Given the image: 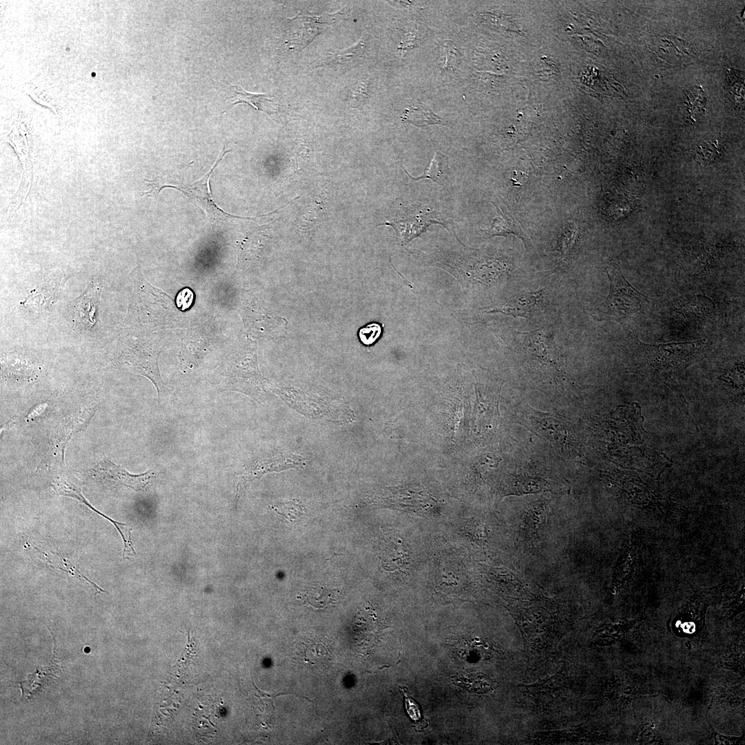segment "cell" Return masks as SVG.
<instances>
[{
	"instance_id": "15",
	"label": "cell",
	"mask_w": 745,
	"mask_h": 745,
	"mask_svg": "<svg viewBox=\"0 0 745 745\" xmlns=\"http://www.w3.org/2000/svg\"><path fill=\"white\" fill-rule=\"evenodd\" d=\"M338 593L335 589L323 586L312 587L308 588L299 598L304 604L315 609H321L335 604Z\"/></svg>"
},
{
	"instance_id": "19",
	"label": "cell",
	"mask_w": 745,
	"mask_h": 745,
	"mask_svg": "<svg viewBox=\"0 0 745 745\" xmlns=\"http://www.w3.org/2000/svg\"><path fill=\"white\" fill-rule=\"evenodd\" d=\"M384 325L372 322L361 327L358 331L360 341L365 346H372L381 336Z\"/></svg>"
},
{
	"instance_id": "9",
	"label": "cell",
	"mask_w": 745,
	"mask_h": 745,
	"mask_svg": "<svg viewBox=\"0 0 745 745\" xmlns=\"http://www.w3.org/2000/svg\"><path fill=\"white\" fill-rule=\"evenodd\" d=\"M52 488L54 492L59 495L75 498L76 499L80 501L81 502L86 505L94 512L98 513L99 515L103 517L104 518L110 521L112 524H114V526L118 530L122 537L123 542V552L131 553L134 550L131 539V526L126 525L123 523L112 520L109 517L105 515L104 514L95 509L83 496L81 492V489H79L76 484H74L73 483L68 481L65 479H58L57 480H56L52 484Z\"/></svg>"
},
{
	"instance_id": "6",
	"label": "cell",
	"mask_w": 745,
	"mask_h": 745,
	"mask_svg": "<svg viewBox=\"0 0 745 745\" xmlns=\"http://www.w3.org/2000/svg\"><path fill=\"white\" fill-rule=\"evenodd\" d=\"M101 286L96 282L90 284L72 304V312L76 325L91 328L97 323Z\"/></svg>"
},
{
	"instance_id": "13",
	"label": "cell",
	"mask_w": 745,
	"mask_h": 745,
	"mask_svg": "<svg viewBox=\"0 0 745 745\" xmlns=\"http://www.w3.org/2000/svg\"><path fill=\"white\" fill-rule=\"evenodd\" d=\"M550 484L543 477L519 475L511 480L508 492V494L522 495L550 490Z\"/></svg>"
},
{
	"instance_id": "17",
	"label": "cell",
	"mask_w": 745,
	"mask_h": 745,
	"mask_svg": "<svg viewBox=\"0 0 745 745\" xmlns=\"http://www.w3.org/2000/svg\"><path fill=\"white\" fill-rule=\"evenodd\" d=\"M403 169L406 174L413 180L430 179L440 185H444L447 173V159L442 153L435 152L428 167L419 177H413L404 168Z\"/></svg>"
},
{
	"instance_id": "23",
	"label": "cell",
	"mask_w": 745,
	"mask_h": 745,
	"mask_svg": "<svg viewBox=\"0 0 745 745\" xmlns=\"http://www.w3.org/2000/svg\"><path fill=\"white\" fill-rule=\"evenodd\" d=\"M453 42L450 41H444L441 46L440 49H442V52L444 54L441 56L445 57V61L442 67L443 69L449 70L453 68V62L456 59L457 49L456 46H453Z\"/></svg>"
},
{
	"instance_id": "27",
	"label": "cell",
	"mask_w": 745,
	"mask_h": 745,
	"mask_svg": "<svg viewBox=\"0 0 745 745\" xmlns=\"http://www.w3.org/2000/svg\"><path fill=\"white\" fill-rule=\"evenodd\" d=\"M680 624H681V622H680V621H677V623L675 624V626H676V627H679V626Z\"/></svg>"
},
{
	"instance_id": "10",
	"label": "cell",
	"mask_w": 745,
	"mask_h": 745,
	"mask_svg": "<svg viewBox=\"0 0 745 745\" xmlns=\"http://www.w3.org/2000/svg\"><path fill=\"white\" fill-rule=\"evenodd\" d=\"M57 271L54 275H50L46 278V281L43 287H39L31 291L30 295L21 303L27 308L34 310H42L48 308L58 295L60 284H56L62 279L63 273L58 275Z\"/></svg>"
},
{
	"instance_id": "26",
	"label": "cell",
	"mask_w": 745,
	"mask_h": 745,
	"mask_svg": "<svg viewBox=\"0 0 745 745\" xmlns=\"http://www.w3.org/2000/svg\"><path fill=\"white\" fill-rule=\"evenodd\" d=\"M681 626L682 627L683 630L688 633H692L695 630V626L693 622H685L681 624Z\"/></svg>"
},
{
	"instance_id": "11",
	"label": "cell",
	"mask_w": 745,
	"mask_h": 745,
	"mask_svg": "<svg viewBox=\"0 0 745 745\" xmlns=\"http://www.w3.org/2000/svg\"><path fill=\"white\" fill-rule=\"evenodd\" d=\"M340 15L341 13L337 12L331 14L323 15L299 14L293 17L294 19L299 21V23L304 24L300 41L297 45L298 48L302 49L306 46L317 34L323 31L326 26L335 23Z\"/></svg>"
},
{
	"instance_id": "8",
	"label": "cell",
	"mask_w": 745,
	"mask_h": 745,
	"mask_svg": "<svg viewBox=\"0 0 745 745\" xmlns=\"http://www.w3.org/2000/svg\"><path fill=\"white\" fill-rule=\"evenodd\" d=\"M97 475L108 481L123 484L137 491L142 490L154 477L152 470L139 475L129 473L109 459L101 461L96 468Z\"/></svg>"
},
{
	"instance_id": "16",
	"label": "cell",
	"mask_w": 745,
	"mask_h": 745,
	"mask_svg": "<svg viewBox=\"0 0 745 745\" xmlns=\"http://www.w3.org/2000/svg\"><path fill=\"white\" fill-rule=\"evenodd\" d=\"M232 88L235 93L232 101L233 106L238 103H247L257 110L262 111L268 115H270V112L268 110V103L273 102L272 96L266 93L249 92L239 86H232Z\"/></svg>"
},
{
	"instance_id": "7",
	"label": "cell",
	"mask_w": 745,
	"mask_h": 745,
	"mask_svg": "<svg viewBox=\"0 0 745 745\" xmlns=\"http://www.w3.org/2000/svg\"><path fill=\"white\" fill-rule=\"evenodd\" d=\"M368 49V38L363 36L357 43L347 49L328 53L319 60L315 68L326 66L342 72H347L364 61Z\"/></svg>"
},
{
	"instance_id": "4",
	"label": "cell",
	"mask_w": 745,
	"mask_h": 745,
	"mask_svg": "<svg viewBox=\"0 0 745 745\" xmlns=\"http://www.w3.org/2000/svg\"><path fill=\"white\" fill-rule=\"evenodd\" d=\"M524 415L536 431L562 450H571L577 444L576 437L564 421L532 409Z\"/></svg>"
},
{
	"instance_id": "2",
	"label": "cell",
	"mask_w": 745,
	"mask_h": 745,
	"mask_svg": "<svg viewBox=\"0 0 745 745\" xmlns=\"http://www.w3.org/2000/svg\"><path fill=\"white\" fill-rule=\"evenodd\" d=\"M228 152H229V150H226L225 146H223V150L221 152L220 156L217 159L215 165L211 168L208 172L205 174L197 181L193 183L190 188H183L181 186L164 183L161 181L158 180L145 179L146 181L148 182L149 186H150V189L148 191H144L142 193V195H147L150 197L155 196L163 188H172L178 190H181L185 195L186 194L188 196L192 195V198H195L196 200L197 199L199 201H200L203 206L202 208L206 210V213L208 216L210 220H211L212 223L220 220L225 221L226 219L228 218L246 219L255 221V219L258 218V217H247L237 216L225 212L223 210L219 208V206L215 203V200L213 199V197L210 188V179L212 175V172L214 171L215 167L217 166L218 163L220 162L226 153H227ZM263 215L264 217L266 216V215ZM263 215H260L259 216V217H263Z\"/></svg>"
},
{
	"instance_id": "1",
	"label": "cell",
	"mask_w": 745,
	"mask_h": 745,
	"mask_svg": "<svg viewBox=\"0 0 745 745\" xmlns=\"http://www.w3.org/2000/svg\"><path fill=\"white\" fill-rule=\"evenodd\" d=\"M606 272L610 279L609 293L597 307L593 317L598 321L611 320L623 325L633 314L640 310L646 297L630 284L615 263Z\"/></svg>"
},
{
	"instance_id": "3",
	"label": "cell",
	"mask_w": 745,
	"mask_h": 745,
	"mask_svg": "<svg viewBox=\"0 0 745 745\" xmlns=\"http://www.w3.org/2000/svg\"><path fill=\"white\" fill-rule=\"evenodd\" d=\"M304 457L299 455H277L259 456L249 461L239 475L237 484L236 499L238 500L241 492L253 480L263 475L296 468L304 464Z\"/></svg>"
},
{
	"instance_id": "24",
	"label": "cell",
	"mask_w": 745,
	"mask_h": 745,
	"mask_svg": "<svg viewBox=\"0 0 745 745\" xmlns=\"http://www.w3.org/2000/svg\"><path fill=\"white\" fill-rule=\"evenodd\" d=\"M193 300L192 291L189 288H184L178 293L176 301L178 308L184 310L192 305Z\"/></svg>"
},
{
	"instance_id": "14",
	"label": "cell",
	"mask_w": 745,
	"mask_h": 745,
	"mask_svg": "<svg viewBox=\"0 0 745 745\" xmlns=\"http://www.w3.org/2000/svg\"><path fill=\"white\" fill-rule=\"evenodd\" d=\"M401 119L403 122L409 123L420 128L442 123V120L439 117L422 103L409 106L405 110Z\"/></svg>"
},
{
	"instance_id": "25",
	"label": "cell",
	"mask_w": 745,
	"mask_h": 745,
	"mask_svg": "<svg viewBox=\"0 0 745 745\" xmlns=\"http://www.w3.org/2000/svg\"><path fill=\"white\" fill-rule=\"evenodd\" d=\"M402 691L406 696V707L407 712L413 720L419 721L421 717L420 710L415 702L409 696L402 688Z\"/></svg>"
},
{
	"instance_id": "12",
	"label": "cell",
	"mask_w": 745,
	"mask_h": 745,
	"mask_svg": "<svg viewBox=\"0 0 745 745\" xmlns=\"http://www.w3.org/2000/svg\"><path fill=\"white\" fill-rule=\"evenodd\" d=\"M541 292L519 295L490 312H501L513 317H528L534 310Z\"/></svg>"
},
{
	"instance_id": "22",
	"label": "cell",
	"mask_w": 745,
	"mask_h": 745,
	"mask_svg": "<svg viewBox=\"0 0 745 745\" xmlns=\"http://www.w3.org/2000/svg\"><path fill=\"white\" fill-rule=\"evenodd\" d=\"M188 635V642L186 645V648H185L184 650L181 653L179 660L176 663L175 668L178 669V671H179V670H182L181 671H183L186 667H188V666H189V664L192 663V659L195 655L194 642L190 635L189 632Z\"/></svg>"
},
{
	"instance_id": "5",
	"label": "cell",
	"mask_w": 745,
	"mask_h": 745,
	"mask_svg": "<svg viewBox=\"0 0 745 745\" xmlns=\"http://www.w3.org/2000/svg\"><path fill=\"white\" fill-rule=\"evenodd\" d=\"M548 513V504L544 501L531 504L523 511L519 524V537L526 547L534 548L541 543Z\"/></svg>"
},
{
	"instance_id": "20",
	"label": "cell",
	"mask_w": 745,
	"mask_h": 745,
	"mask_svg": "<svg viewBox=\"0 0 745 745\" xmlns=\"http://www.w3.org/2000/svg\"><path fill=\"white\" fill-rule=\"evenodd\" d=\"M486 231L487 234L492 236L515 234L521 238L518 230L508 221L500 217H495L490 227L486 229Z\"/></svg>"
},
{
	"instance_id": "18",
	"label": "cell",
	"mask_w": 745,
	"mask_h": 745,
	"mask_svg": "<svg viewBox=\"0 0 745 745\" xmlns=\"http://www.w3.org/2000/svg\"><path fill=\"white\" fill-rule=\"evenodd\" d=\"M271 508L278 516L289 522L297 521L305 513L303 503L297 499L279 502L271 506Z\"/></svg>"
},
{
	"instance_id": "21",
	"label": "cell",
	"mask_w": 745,
	"mask_h": 745,
	"mask_svg": "<svg viewBox=\"0 0 745 745\" xmlns=\"http://www.w3.org/2000/svg\"><path fill=\"white\" fill-rule=\"evenodd\" d=\"M369 97L368 83L362 81L357 83L352 91L350 102L352 108H357L365 105Z\"/></svg>"
}]
</instances>
